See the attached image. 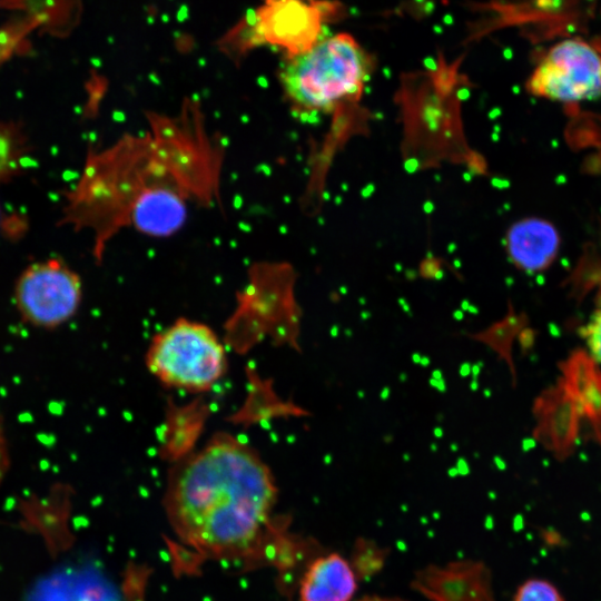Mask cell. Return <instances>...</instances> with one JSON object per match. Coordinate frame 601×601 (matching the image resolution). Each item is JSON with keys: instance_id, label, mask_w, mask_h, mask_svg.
Masks as SVG:
<instances>
[{"instance_id": "6da1fadb", "label": "cell", "mask_w": 601, "mask_h": 601, "mask_svg": "<svg viewBox=\"0 0 601 601\" xmlns=\"http://www.w3.org/2000/svg\"><path fill=\"white\" fill-rule=\"evenodd\" d=\"M148 128L91 151L68 197L65 220L92 233L100 262L124 228L165 238L193 208L220 201L226 140L209 129L201 102L185 98L174 114L149 112Z\"/></svg>"}, {"instance_id": "7a4b0ae2", "label": "cell", "mask_w": 601, "mask_h": 601, "mask_svg": "<svg viewBox=\"0 0 601 601\" xmlns=\"http://www.w3.org/2000/svg\"><path fill=\"white\" fill-rule=\"evenodd\" d=\"M277 499L260 455L219 433L176 469L167 508L177 532L213 552L247 548L262 533Z\"/></svg>"}, {"instance_id": "3957f363", "label": "cell", "mask_w": 601, "mask_h": 601, "mask_svg": "<svg viewBox=\"0 0 601 601\" xmlns=\"http://www.w3.org/2000/svg\"><path fill=\"white\" fill-rule=\"evenodd\" d=\"M368 71V58L359 43L349 35L338 33L290 56L280 82L299 110L328 111L357 96Z\"/></svg>"}, {"instance_id": "277c9868", "label": "cell", "mask_w": 601, "mask_h": 601, "mask_svg": "<svg viewBox=\"0 0 601 601\" xmlns=\"http://www.w3.org/2000/svg\"><path fill=\"white\" fill-rule=\"evenodd\" d=\"M146 367L162 385L188 393L210 390L227 372L225 346L205 323L180 317L150 341Z\"/></svg>"}, {"instance_id": "5b68a950", "label": "cell", "mask_w": 601, "mask_h": 601, "mask_svg": "<svg viewBox=\"0 0 601 601\" xmlns=\"http://www.w3.org/2000/svg\"><path fill=\"white\" fill-rule=\"evenodd\" d=\"M528 89L533 96L560 102L601 97V52L580 38L561 40L541 57Z\"/></svg>"}, {"instance_id": "8992f818", "label": "cell", "mask_w": 601, "mask_h": 601, "mask_svg": "<svg viewBox=\"0 0 601 601\" xmlns=\"http://www.w3.org/2000/svg\"><path fill=\"white\" fill-rule=\"evenodd\" d=\"M22 317L40 327H56L77 312L82 296L79 275L60 259H48L28 267L14 290Z\"/></svg>"}, {"instance_id": "52a82bcc", "label": "cell", "mask_w": 601, "mask_h": 601, "mask_svg": "<svg viewBox=\"0 0 601 601\" xmlns=\"http://www.w3.org/2000/svg\"><path fill=\"white\" fill-rule=\"evenodd\" d=\"M412 588L430 601H495L491 571L476 560L430 564L415 572Z\"/></svg>"}, {"instance_id": "ba28073f", "label": "cell", "mask_w": 601, "mask_h": 601, "mask_svg": "<svg viewBox=\"0 0 601 601\" xmlns=\"http://www.w3.org/2000/svg\"><path fill=\"white\" fill-rule=\"evenodd\" d=\"M559 245L556 228L536 217L513 224L505 238L511 260L526 272H539L550 266L558 254Z\"/></svg>"}, {"instance_id": "9c48e42d", "label": "cell", "mask_w": 601, "mask_h": 601, "mask_svg": "<svg viewBox=\"0 0 601 601\" xmlns=\"http://www.w3.org/2000/svg\"><path fill=\"white\" fill-rule=\"evenodd\" d=\"M357 590L353 565L338 553L317 556L304 571L299 601H351Z\"/></svg>"}, {"instance_id": "30bf717a", "label": "cell", "mask_w": 601, "mask_h": 601, "mask_svg": "<svg viewBox=\"0 0 601 601\" xmlns=\"http://www.w3.org/2000/svg\"><path fill=\"white\" fill-rule=\"evenodd\" d=\"M23 152L21 132L13 125H0V183L20 168Z\"/></svg>"}, {"instance_id": "8fae6325", "label": "cell", "mask_w": 601, "mask_h": 601, "mask_svg": "<svg viewBox=\"0 0 601 601\" xmlns=\"http://www.w3.org/2000/svg\"><path fill=\"white\" fill-rule=\"evenodd\" d=\"M512 601H565L560 590L549 580L531 578L516 589Z\"/></svg>"}, {"instance_id": "7c38bea8", "label": "cell", "mask_w": 601, "mask_h": 601, "mask_svg": "<svg viewBox=\"0 0 601 601\" xmlns=\"http://www.w3.org/2000/svg\"><path fill=\"white\" fill-rule=\"evenodd\" d=\"M583 337L595 361L601 363V304L583 327Z\"/></svg>"}, {"instance_id": "4fadbf2b", "label": "cell", "mask_w": 601, "mask_h": 601, "mask_svg": "<svg viewBox=\"0 0 601 601\" xmlns=\"http://www.w3.org/2000/svg\"><path fill=\"white\" fill-rule=\"evenodd\" d=\"M8 462H9L8 451H7L3 428L0 421V482L2 481L4 473L7 471Z\"/></svg>"}, {"instance_id": "5bb4252c", "label": "cell", "mask_w": 601, "mask_h": 601, "mask_svg": "<svg viewBox=\"0 0 601 601\" xmlns=\"http://www.w3.org/2000/svg\"><path fill=\"white\" fill-rule=\"evenodd\" d=\"M358 601H405L398 598L365 597Z\"/></svg>"}]
</instances>
